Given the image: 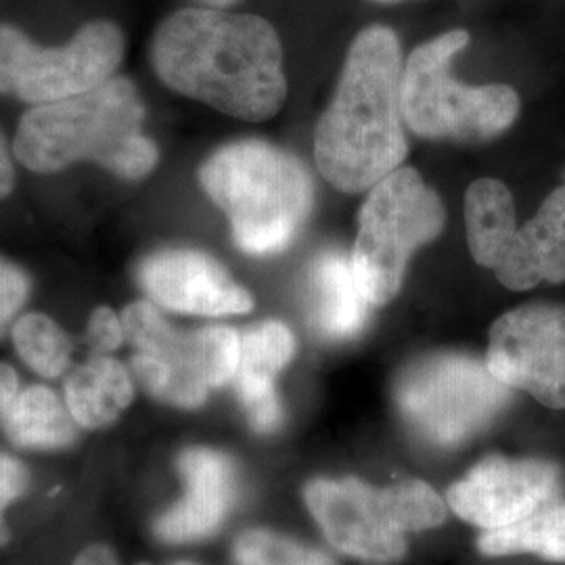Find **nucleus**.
I'll use <instances>...</instances> for the list:
<instances>
[{
  "label": "nucleus",
  "mask_w": 565,
  "mask_h": 565,
  "mask_svg": "<svg viewBox=\"0 0 565 565\" xmlns=\"http://www.w3.org/2000/svg\"><path fill=\"white\" fill-rule=\"evenodd\" d=\"M160 81L231 118L270 120L287 97L281 39L270 21L224 9H181L158 25Z\"/></svg>",
  "instance_id": "nucleus-1"
},
{
  "label": "nucleus",
  "mask_w": 565,
  "mask_h": 565,
  "mask_svg": "<svg viewBox=\"0 0 565 565\" xmlns=\"http://www.w3.org/2000/svg\"><path fill=\"white\" fill-rule=\"evenodd\" d=\"M403 57L392 28L369 25L352 41L333 102L315 130V160L343 193L371 191L403 166L408 145L401 103Z\"/></svg>",
  "instance_id": "nucleus-2"
},
{
  "label": "nucleus",
  "mask_w": 565,
  "mask_h": 565,
  "mask_svg": "<svg viewBox=\"0 0 565 565\" xmlns=\"http://www.w3.org/2000/svg\"><path fill=\"white\" fill-rule=\"evenodd\" d=\"M142 124L139 88L114 76L76 97L25 111L13 149L21 166L36 174L93 162L124 181H141L160 162V151L142 132Z\"/></svg>",
  "instance_id": "nucleus-3"
},
{
  "label": "nucleus",
  "mask_w": 565,
  "mask_h": 565,
  "mask_svg": "<svg viewBox=\"0 0 565 565\" xmlns=\"http://www.w3.org/2000/svg\"><path fill=\"white\" fill-rule=\"evenodd\" d=\"M200 182L224 212L245 254L289 247L315 205V184L296 156L264 141H237L214 151Z\"/></svg>",
  "instance_id": "nucleus-4"
},
{
  "label": "nucleus",
  "mask_w": 565,
  "mask_h": 565,
  "mask_svg": "<svg viewBox=\"0 0 565 565\" xmlns=\"http://www.w3.org/2000/svg\"><path fill=\"white\" fill-rule=\"evenodd\" d=\"M469 44L450 30L417 46L404 63L401 103L406 126L425 139L488 141L520 116V97L507 84L467 86L452 78V61Z\"/></svg>",
  "instance_id": "nucleus-5"
},
{
  "label": "nucleus",
  "mask_w": 565,
  "mask_h": 565,
  "mask_svg": "<svg viewBox=\"0 0 565 565\" xmlns=\"http://www.w3.org/2000/svg\"><path fill=\"white\" fill-rule=\"evenodd\" d=\"M121 324L126 342L135 348L132 373L162 403L198 408L237 373L242 338L228 327L181 331L153 302L126 306Z\"/></svg>",
  "instance_id": "nucleus-6"
},
{
  "label": "nucleus",
  "mask_w": 565,
  "mask_h": 565,
  "mask_svg": "<svg viewBox=\"0 0 565 565\" xmlns=\"http://www.w3.org/2000/svg\"><path fill=\"white\" fill-rule=\"evenodd\" d=\"M445 223V203L415 168L401 166L369 191L350 256L369 302L384 306L396 298L413 254L436 239Z\"/></svg>",
  "instance_id": "nucleus-7"
},
{
  "label": "nucleus",
  "mask_w": 565,
  "mask_h": 565,
  "mask_svg": "<svg viewBox=\"0 0 565 565\" xmlns=\"http://www.w3.org/2000/svg\"><path fill=\"white\" fill-rule=\"evenodd\" d=\"M404 422L440 446L461 445L497 419L511 387L467 354H431L408 364L394 385Z\"/></svg>",
  "instance_id": "nucleus-8"
},
{
  "label": "nucleus",
  "mask_w": 565,
  "mask_h": 565,
  "mask_svg": "<svg viewBox=\"0 0 565 565\" xmlns=\"http://www.w3.org/2000/svg\"><path fill=\"white\" fill-rule=\"evenodd\" d=\"M126 51L120 28L90 21L60 49H44L0 23V95L20 102H61L114 78Z\"/></svg>",
  "instance_id": "nucleus-9"
},
{
  "label": "nucleus",
  "mask_w": 565,
  "mask_h": 565,
  "mask_svg": "<svg viewBox=\"0 0 565 565\" xmlns=\"http://www.w3.org/2000/svg\"><path fill=\"white\" fill-rule=\"evenodd\" d=\"M486 364L511 390L565 408V306L525 303L490 329Z\"/></svg>",
  "instance_id": "nucleus-10"
},
{
  "label": "nucleus",
  "mask_w": 565,
  "mask_h": 565,
  "mask_svg": "<svg viewBox=\"0 0 565 565\" xmlns=\"http://www.w3.org/2000/svg\"><path fill=\"white\" fill-rule=\"evenodd\" d=\"M562 486L557 465L490 457L450 488L448 501L465 522L497 530L557 501Z\"/></svg>",
  "instance_id": "nucleus-11"
},
{
  "label": "nucleus",
  "mask_w": 565,
  "mask_h": 565,
  "mask_svg": "<svg viewBox=\"0 0 565 565\" xmlns=\"http://www.w3.org/2000/svg\"><path fill=\"white\" fill-rule=\"evenodd\" d=\"M306 503L343 553L364 562L390 564L404 555V530L394 520L385 490L361 480H317L306 488Z\"/></svg>",
  "instance_id": "nucleus-12"
},
{
  "label": "nucleus",
  "mask_w": 565,
  "mask_h": 565,
  "mask_svg": "<svg viewBox=\"0 0 565 565\" xmlns=\"http://www.w3.org/2000/svg\"><path fill=\"white\" fill-rule=\"evenodd\" d=\"M137 281L156 306L198 317L245 315L254 308L249 291L233 281L212 256L168 247L149 254L137 266Z\"/></svg>",
  "instance_id": "nucleus-13"
},
{
  "label": "nucleus",
  "mask_w": 565,
  "mask_h": 565,
  "mask_svg": "<svg viewBox=\"0 0 565 565\" xmlns=\"http://www.w3.org/2000/svg\"><path fill=\"white\" fill-rule=\"evenodd\" d=\"M179 467L186 494L156 524L166 543H191L214 534L235 499V471L221 452L191 448L182 452Z\"/></svg>",
  "instance_id": "nucleus-14"
},
{
  "label": "nucleus",
  "mask_w": 565,
  "mask_h": 565,
  "mask_svg": "<svg viewBox=\"0 0 565 565\" xmlns=\"http://www.w3.org/2000/svg\"><path fill=\"white\" fill-rule=\"evenodd\" d=\"M492 270L513 291L565 281V182L524 226H515Z\"/></svg>",
  "instance_id": "nucleus-15"
},
{
  "label": "nucleus",
  "mask_w": 565,
  "mask_h": 565,
  "mask_svg": "<svg viewBox=\"0 0 565 565\" xmlns=\"http://www.w3.org/2000/svg\"><path fill=\"white\" fill-rule=\"evenodd\" d=\"M242 338L239 364L233 377L245 415L256 431H273L281 424V403L275 377L291 361L296 340L279 321L249 327Z\"/></svg>",
  "instance_id": "nucleus-16"
},
{
  "label": "nucleus",
  "mask_w": 565,
  "mask_h": 565,
  "mask_svg": "<svg viewBox=\"0 0 565 565\" xmlns=\"http://www.w3.org/2000/svg\"><path fill=\"white\" fill-rule=\"evenodd\" d=\"M306 306L315 331L331 342L359 335L369 323L371 306L342 249H324L315 258L306 281Z\"/></svg>",
  "instance_id": "nucleus-17"
},
{
  "label": "nucleus",
  "mask_w": 565,
  "mask_h": 565,
  "mask_svg": "<svg viewBox=\"0 0 565 565\" xmlns=\"http://www.w3.org/2000/svg\"><path fill=\"white\" fill-rule=\"evenodd\" d=\"M135 398L130 371L111 356L97 354L76 366L65 380V404L86 429H102L114 424Z\"/></svg>",
  "instance_id": "nucleus-18"
},
{
  "label": "nucleus",
  "mask_w": 565,
  "mask_h": 565,
  "mask_svg": "<svg viewBox=\"0 0 565 565\" xmlns=\"http://www.w3.org/2000/svg\"><path fill=\"white\" fill-rule=\"evenodd\" d=\"M2 424L9 440L23 448L53 450L72 445L78 436V424L67 404L44 385L20 392Z\"/></svg>",
  "instance_id": "nucleus-19"
},
{
  "label": "nucleus",
  "mask_w": 565,
  "mask_h": 565,
  "mask_svg": "<svg viewBox=\"0 0 565 565\" xmlns=\"http://www.w3.org/2000/svg\"><path fill=\"white\" fill-rule=\"evenodd\" d=\"M467 243L476 264L490 268L515 231V202L511 191L497 179H480L465 195Z\"/></svg>",
  "instance_id": "nucleus-20"
},
{
  "label": "nucleus",
  "mask_w": 565,
  "mask_h": 565,
  "mask_svg": "<svg viewBox=\"0 0 565 565\" xmlns=\"http://www.w3.org/2000/svg\"><path fill=\"white\" fill-rule=\"evenodd\" d=\"M478 545L492 557L534 553L551 562H565V501H553L518 524L488 530Z\"/></svg>",
  "instance_id": "nucleus-21"
},
{
  "label": "nucleus",
  "mask_w": 565,
  "mask_h": 565,
  "mask_svg": "<svg viewBox=\"0 0 565 565\" xmlns=\"http://www.w3.org/2000/svg\"><path fill=\"white\" fill-rule=\"evenodd\" d=\"M11 335L21 361L44 380L61 377L72 363V338L46 315H23L20 321L13 324Z\"/></svg>",
  "instance_id": "nucleus-22"
},
{
  "label": "nucleus",
  "mask_w": 565,
  "mask_h": 565,
  "mask_svg": "<svg viewBox=\"0 0 565 565\" xmlns=\"http://www.w3.org/2000/svg\"><path fill=\"white\" fill-rule=\"evenodd\" d=\"M237 565H335L324 553L268 530H252L235 545Z\"/></svg>",
  "instance_id": "nucleus-23"
},
{
  "label": "nucleus",
  "mask_w": 565,
  "mask_h": 565,
  "mask_svg": "<svg viewBox=\"0 0 565 565\" xmlns=\"http://www.w3.org/2000/svg\"><path fill=\"white\" fill-rule=\"evenodd\" d=\"M394 520L406 530H427L443 524L445 503L424 482H401L385 490Z\"/></svg>",
  "instance_id": "nucleus-24"
},
{
  "label": "nucleus",
  "mask_w": 565,
  "mask_h": 565,
  "mask_svg": "<svg viewBox=\"0 0 565 565\" xmlns=\"http://www.w3.org/2000/svg\"><path fill=\"white\" fill-rule=\"evenodd\" d=\"M30 279L20 266L0 256V335L28 302Z\"/></svg>",
  "instance_id": "nucleus-25"
},
{
  "label": "nucleus",
  "mask_w": 565,
  "mask_h": 565,
  "mask_svg": "<svg viewBox=\"0 0 565 565\" xmlns=\"http://www.w3.org/2000/svg\"><path fill=\"white\" fill-rule=\"evenodd\" d=\"M86 342L102 356H109L111 352H116L121 343L126 342L121 317L107 306L95 308L86 327Z\"/></svg>",
  "instance_id": "nucleus-26"
},
{
  "label": "nucleus",
  "mask_w": 565,
  "mask_h": 565,
  "mask_svg": "<svg viewBox=\"0 0 565 565\" xmlns=\"http://www.w3.org/2000/svg\"><path fill=\"white\" fill-rule=\"evenodd\" d=\"M28 484V473L15 459L0 455V515L11 505Z\"/></svg>",
  "instance_id": "nucleus-27"
},
{
  "label": "nucleus",
  "mask_w": 565,
  "mask_h": 565,
  "mask_svg": "<svg viewBox=\"0 0 565 565\" xmlns=\"http://www.w3.org/2000/svg\"><path fill=\"white\" fill-rule=\"evenodd\" d=\"M20 394V377L13 366L0 363V419L9 413Z\"/></svg>",
  "instance_id": "nucleus-28"
},
{
  "label": "nucleus",
  "mask_w": 565,
  "mask_h": 565,
  "mask_svg": "<svg viewBox=\"0 0 565 565\" xmlns=\"http://www.w3.org/2000/svg\"><path fill=\"white\" fill-rule=\"evenodd\" d=\"M15 186V172H13V163H11V156H9V149L2 141V135H0V200L9 198L11 191Z\"/></svg>",
  "instance_id": "nucleus-29"
},
{
  "label": "nucleus",
  "mask_w": 565,
  "mask_h": 565,
  "mask_svg": "<svg viewBox=\"0 0 565 565\" xmlns=\"http://www.w3.org/2000/svg\"><path fill=\"white\" fill-rule=\"evenodd\" d=\"M74 565H118V559L111 553V548L95 545L88 546L86 551H82L81 555L76 557Z\"/></svg>",
  "instance_id": "nucleus-30"
},
{
  "label": "nucleus",
  "mask_w": 565,
  "mask_h": 565,
  "mask_svg": "<svg viewBox=\"0 0 565 565\" xmlns=\"http://www.w3.org/2000/svg\"><path fill=\"white\" fill-rule=\"evenodd\" d=\"M195 2L202 7H210V9H226V7L237 4L239 0H195Z\"/></svg>",
  "instance_id": "nucleus-31"
},
{
  "label": "nucleus",
  "mask_w": 565,
  "mask_h": 565,
  "mask_svg": "<svg viewBox=\"0 0 565 565\" xmlns=\"http://www.w3.org/2000/svg\"><path fill=\"white\" fill-rule=\"evenodd\" d=\"M371 2H380V4H396V2H403V0H371Z\"/></svg>",
  "instance_id": "nucleus-32"
},
{
  "label": "nucleus",
  "mask_w": 565,
  "mask_h": 565,
  "mask_svg": "<svg viewBox=\"0 0 565 565\" xmlns=\"http://www.w3.org/2000/svg\"><path fill=\"white\" fill-rule=\"evenodd\" d=\"M179 565H191V564H179Z\"/></svg>",
  "instance_id": "nucleus-33"
}]
</instances>
